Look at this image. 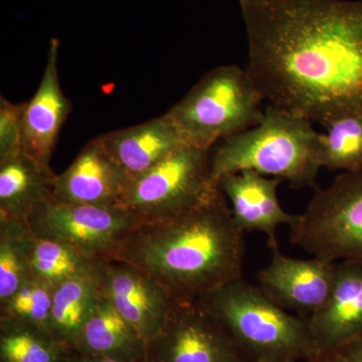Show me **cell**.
Returning a JSON list of instances; mask_svg holds the SVG:
<instances>
[{"label": "cell", "instance_id": "obj_1", "mask_svg": "<svg viewBox=\"0 0 362 362\" xmlns=\"http://www.w3.org/2000/svg\"><path fill=\"white\" fill-rule=\"evenodd\" d=\"M247 71L269 104L327 127L362 116V0H239Z\"/></svg>", "mask_w": 362, "mask_h": 362}, {"label": "cell", "instance_id": "obj_2", "mask_svg": "<svg viewBox=\"0 0 362 362\" xmlns=\"http://www.w3.org/2000/svg\"><path fill=\"white\" fill-rule=\"evenodd\" d=\"M245 247V232L220 190L173 220L138 226L112 259L139 269L181 303L243 278Z\"/></svg>", "mask_w": 362, "mask_h": 362}, {"label": "cell", "instance_id": "obj_3", "mask_svg": "<svg viewBox=\"0 0 362 362\" xmlns=\"http://www.w3.org/2000/svg\"><path fill=\"white\" fill-rule=\"evenodd\" d=\"M319 136L309 119L269 104L258 125L228 136L211 149V180L218 185L226 173L254 170L287 180L293 188L316 189Z\"/></svg>", "mask_w": 362, "mask_h": 362}, {"label": "cell", "instance_id": "obj_4", "mask_svg": "<svg viewBox=\"0 0 362 362\" xmlns=\"http://www.w3.org/2000/svg\"><path fill=\"white\" fill-rule=\"evenodd\" d=\"M197 302L225 326L251 361H309L320 354L303 317L287 313L259 286L243 278L221 286Z\"/></svg>", "mask_w": 362, "mask_h": 362}, {"label": "cell", "instance_id": "obj_5", "mask_svg": "<svg viewBox=\"0 0 362 362\" xmlns=\"http://www.w3.org/2000/svg\"><path fill=\"white\" fill-rule=\"evenodd\" d=\"M263 101L247 69L220 66L165 114L188 145L211 149L228 136L258 125L265 112Z\"/></svg>", "mask_w": 362, "mask_h": 362}, {"label": "cell", "instance_id": "obj_6", "mask_svg": "<svg viewBox=\"0 0 362 362\" xmlns=\"http://www.w3.org/2000/svg\"><path fill=\"white\" fill-rule=\"evenodd\" d=\"M211 149L185 145L129 180L122 206L139 226L173 220L220 192L211 180Z\"/></svg>", "mask_w": 362, "mask_h": 362}, {"label": "cell", "instance_id": "obj_7", "mask_svg": "<svg viewBox=\"0 0 362 362\" xmlns=\"http://www.w3.org/2000/svg\"><path fill=\"white\" fill-rule=\"evenodd\" d=\"M315 190L289 226L291 242L325 261L362 263V169Z\"/></svg>", "mask_w": 362, "mask_h": 362}, {"label": "cell", "instance_id": "obj_8", "mask_svg": "<svg viewBox=\"0 0 362 362\" xmlns=\"http://www.w3.org/2000/svg\"><path fill=\"white\" fill-rule=\"evenodd\" d=\"M28 223L35 237L63 243L97 259H112L139 226L122 206L69 204L54 197L40 204Z\"/></svg>", "mask_w": 362, "mask_h": 362}, {"label": "cell", "instance_id": "obj_9", "mask_svg": "<svg viewBox=\"0 0 362 362\" xmlns=\"http://www.w3.org/2000/svg\"><path fill=\"white\" fill-rule=\"evenodd\" d=\"M146 362H250L232 335L197 301L176 302L146 343Z\"/></svg>", "mask_w": 362, "mask_h": 362}, {"label": "cell", "instance_id": "obj_10", "mask_svg": "<svg viewBox=\"0 0 362 362\" xmlns=\"http://www.w3.org/2000/svg\"><path fill=\"white\" fill-rule=\"evenodd\" d=\"M100 295L148 342L160 331L176 301L135 267L105 259L97 269Z\"/></svg>", "mask_w": 362, "mask_h": 362}, {"label": "cell", "instance_id": "obj_11", "mask_svg": "<svg viewBox=\"0 0 362 362\" xmlns=\"http://www.w3.org/2000/svg\"><path fill=\"white\" fill-rule=\"evenodd\" d=\"M270 264L258 272L259 287L281 308L306 317L327 301L334 283L337 262L286 256L279 245L269 247Z\"/></svg>", "mask_w": 362, "mask_h": 362}, {"label": "cell", "instance_id": "obj_12", "mask_svg": "<svg viewBox=\"0 0 362 362\" xmlns=\"http://www.w3.org/2000/svg\"><path fill=\"white\" fill-rule=\"evenodd\" d=\"M129 180L97 137L78 152L65 171L54 175L52 194L69 204L122 206Z\"/></svg>", "mask_w": 362, "mask_h": 362}, {"label": "cell", "instance_id": "obj_13", "mask_svg": "<svg viewBox=\"0 0 362 362\" xmlns=\"http://www.w3.org/2000/svg\"><path fill=\"white\" fill-rule=\"evenodd\" d=\"M303 318L320 354L361 337L362 263L337 262L329 298L319 310Z\"/></svg>", "mask_w": 362, "mask_h": 362}, {"label": "cell", "instance_id": "obj_14", "mask_svg": "<svg viewBox=\"0 0 362 362\" xmlns=\"http://www.w3.org/2000/svg\"><path fill=\"white\" fill-rule=\"evenodd\" d=\"M59 40L52 39L39 89L26 102L23 121V151L49 168L59 132L71 111L70 100L59 83Z\"/></svg>", "mask_w": 362, "mask_h": 362}, {"label": "cell", "instance_id": "obj_15", "mask_svg": "<svg viewBox=\"0 0 362 362\" xmlns=\"http://www.w3.org/2000/svg\"><path fill=\"white\" fill-rule=\"evenodd\" d=\"M282 180L254 170L226 173L218 181V188L230 199L232 213L245 233L261 232L268 237V246L278 244L276 230L291 225L294 216L286 213L279 202L277 189Z\"/></svg>", "mask_w": 362, "mask_h": 362}, {"label": "cell", "instance_id": "obj_16", "mask_svg": "<svg viewBox=\"0 0 362 362\" xmlns=\"http://www.w3.org/2000/svg\"><path fill=\"white\" fill-rule=\"evenodd\" d=\"M98 138L129 180L188 145L166 114Z\"/></svg>", "mask_w": 362, "mask_h": 362}, {"label": "cell", "instance_id": "obj_17", "mask_svg": "<svg viewBox=\"0 0 362 362\" xmlns=\"http://www.w3.org/2000/svg\"><path fill=\"white\" fill-rule=\"evenodd\" d=\"M56 173L25 152L0 160V216L26 221L42 202L54 197Z\"/></svg>", "mask_w": 362, "mask_h": 362}, {"label": "cell", "instance_id": "obj_18", "mask_svg": "<svg viewBox=\"0 0 362 362\" xmlns=\"http://www.w3.org/2000/svg\"><path fill=\"white\" fill-rule=\"evenodd\" d=\"M70 351L141 361L146 356V341L113 305L100 295Z\"/></svg>", "mask_w": 362, "mask_h": 362}, {"label": "cell", "instance_id": "obj_19", "mask_svg": "<svg viewBox=\"0 0 362 362\" xmlns=\"http://www.w3.org/2000/svg\"><path fill=\"white\" fill-rule=\"evenodd\" d=\"M96 273L68 281L54 289L49 332L69 351L99 301Z\"/></svg>", "mask_w": 362, "mask_h": 362}, {"label": "cell", "instance_id": "obj_20", "mask_svg": "<svg viewBox=\"0 0 362 362\" xmlns=\"http://www.w3.org/2000/svg\"><path fill=\"white\" fill-rule=\"evenodd\" d=\"M35 235L26 221L0 216V302L32 277Z\"/></svg>", "mask_w": 362, "mask_h": 362}, {"label": "cell", "instance_id": "obj_21", "mask_svg": "<svg viewBox=\"0 0 362 362\" xmlns=\"http://www.w3.org/2000/svg\"><path fill=\"white\" fill-rule=\"evenodd\" d=\"M68 354L49 331L0 319V362H66Z\"/></svg>", "mask_w": 362, "mask_h": 362}, {"label": "cell", "instance_id": "obj_22", "mask_svg": "<svg viewBox=\"0 0 362 362\" xmlns=\"http://www.w3.org/2000/svg\"><path fill=\"white\" fill-rule=\"evenodd\" d=\"M105 259L86 256L68 245L35 237L33 246L32 277L56 288L74 280L96 273Z\"/></svg>", "mask_w": 362, "mask_h": 362}, {"label": "cell", "instance_id": "obj_23", "mask_svg": "<svg viewBox=\"0 0 362 362\" xmlns=\"http://www.w3.org/2000/svg\"><path fill=\"white\" fill-rule=\"evenodd\" d=\"M320 133L318 159L321 168L356 173L362 169V116L335 119Z\"/></svg>", "mask_w": 362, "mask_h": 362}, {"label": "cell", "instance_id": "obj_24", "mask_svg": "<svg viewBox=\"0 0 362 362\" xmlns=\"http://www.w3.org/2000/svg\"><path fill=\"white\" fill-rule=\"evenodd\" d=\"M52 297L54 288L30 277L6 301L0 302V319L28 324L49 332Z\"/></svg>", "mask_w": 362, "mask_h": 362}, {"label": "cell", "instance_id": "obj_25", "mask_svg": "<svg viewBox=\"0 0 362 362\" xmlns=\"http://www.w3.org/2000/svg\"><path fill=\"white\" fill-rule=\"evenodd\" d=\"M25 107L0 97V160L23 151Z\"/></svg>", "mask_w": 362, "mask_h": 362}, {"label": "cell", "instance_id": "obj_26", "mask_svg": "<svg viewBox=\"0 0 362 362\" xmlns=\"http://www.w3.org/2000/svg\"><path fill=\"white\" fill-rule=\"evenodd\" d=\"M307 362H362V334L352 341L322 352Z\"/></svg>", "mask_w": 362, "mask_h": 362}, {"label": "cell", "instance_id": "obj_27", "mask_svg": "<svg viewBox=\"0 0 362 362\" xmlns=\"http://www.w3.org/2000/svg\"><path fill=\"white\" fill-rule=\"evenodd\" d=\"M66 362H146L125 361V359L115 358V357L94 356V354H83L78 352L69 351Z\"/></svg>", "mask_w": 362, "mask_h": 362}, {"label": "cell", "instance_id": "obj_28", "mask_svg": "<svg viewBox=\"0 0 362 362\" xmlns=\"http://www.w3.org/2000/svg\"><path fill=\"white\" fill-rule=\"evenodd\" d=\"M250 362H298V361L292 358H261L255 359V361Z\"/></svg>", "mask_w": 362, "mask_h": 362}]
</instances>
